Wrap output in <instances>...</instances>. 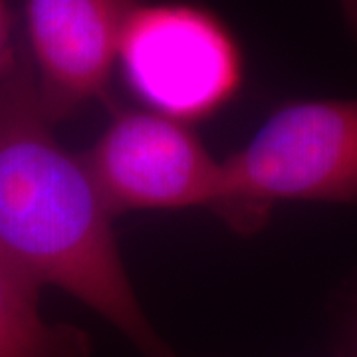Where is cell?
I'll list each match as a JSON object with an SVG mask.
<instances>
[{"label":"cell","instance_id":"6da1fadb","mask_svg":"<svg viewBox=\"0 0 357 357\" xmlns=\"http://www.w3.org/2000/svg\"><path fill=\"white\" fill-rule=\"evenodd\" d=\"M112 218L88 167L54 137L20 46L0 79V256L91 307L143 357H178L141 307Z\"/></svg>","mask_w":357,"mask_h":357},{"label":"cell","instance_id":"5b68a950","mask_svg":"<svg viewBox=\"0 0 357 357\" xmlns=\"http://www.w3.org/2000/svg\"><path fill=\"white\" fill-rule=\"evenodd\" d=\"M40 107L50 123L103 98L139 0H18Z\"/></svg>","mask_w":357,"mask_h":357},{"label":"cell","instance_id":"9c48e42d","mask_svg":"<svg viewBox=\"0 0 357 357\" xmlns=\"http://www.w3.org/2000/svg\"><path fill=\"white\" fill-rule=\"evenodd\" d=\"M356 344H357V321H356Z\"/></svg>","mask_w":357,"mask_h":357},{"label":"cell","instance_id":"8992f818","mask_svg":"<svg viewBox=\"0 0 357 357\" xmlns=\"http://www.w3.org/2000/svg\"><path fill=\"white\" fill-rule=\"evenodd\" d=\"M38 284L0 256V357H89L91 337L68 324H48Z\"/></svg>","mask_w":357,"mask_h":357},{"label":"cell","instance_id":"52a82bcc","mask_svg":"<svg viewBox=\"0 0 357 357\" xmlns=\"http://www.w3.org/2000/svg\"><path fill=\"white\" fill-rule=\"evenodd\" d=\"M20 46L14 42L13 16L4 0H0V79L6 76L16 64Z\"/></svg>","mask_w":357,"mask_h":357},{"label":"cell","instance_id":"3957f363","mask_svg":"<svg viewBox=\"0 0 357 357\" xmlns=\"http://www.w3.org/2000/svg\"><path fill=\"white\" fill-rule=\"evenodd\" d=\"M115 64L149 112L183 123L220 112L244 79L243 52L229 26L189 2H139Z\"/></svg>","mask_w":357,"mask_h":357},{"label":"cell","instance_id":"277c9868","mask_svg":"<svg viewBox=\"0 0 357 357\" xmlns=\"http://www.w3.org/2000/svg\"><path fill=\"white\" fill-rule=\"evenodd\" d=\"M82 161L112 215L185 208L227 213L222 161L177 119L149 109L115 112Z\"/></svg>","mask_w":357,"mask_h":357},{"label":"cell","instance_id":"ba28073f","mask_svg":"<svg viewBox=\"0 0 357 357\" xmlns=\"http://www.w3.org/2000/svg\"><path fill=\"white\" fill-rule=\"evenodd\" d=\"M340 4H342V10H344L345 22H347L351 34L357 40V0H340Z\"/></svg>","mask_w":357,"mask_h":357},{"label":"cell","instance_id":"7a4b0ae2","mask_svg":"<svg viewBox=\"0 0 357 357\" xmlns=\"http://www.w3.org/2000/svg\"><path fill=\"white\" fill-rule=\"evenodd\" d=\"M222 165V218L238 232L260 229L282 201L357 204V98L284 105Z\"/></svg>","mask_w":357,"mask_h":357}]
</instances>
